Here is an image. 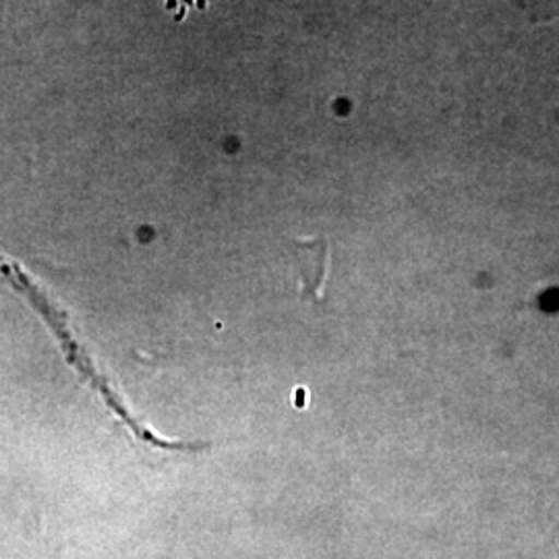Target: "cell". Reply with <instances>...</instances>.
<instances>
[{
  "instance_id": "1",
  "label": "cell",
  "mask_w": 559,
  "mask_h": 559,
  "mask_svg": "<svg viewBox=\"0 0 559 559\" xmlns=\"http://www.w3.org/2000/svg\"><path fill=\"white\" fill-rule=\"evenodd\" d=\"M295 255L299 263L300 278L305 293H318L328 276L330 267V245L325 239L297 240Z\"/></svg>"
}]
</instances>
